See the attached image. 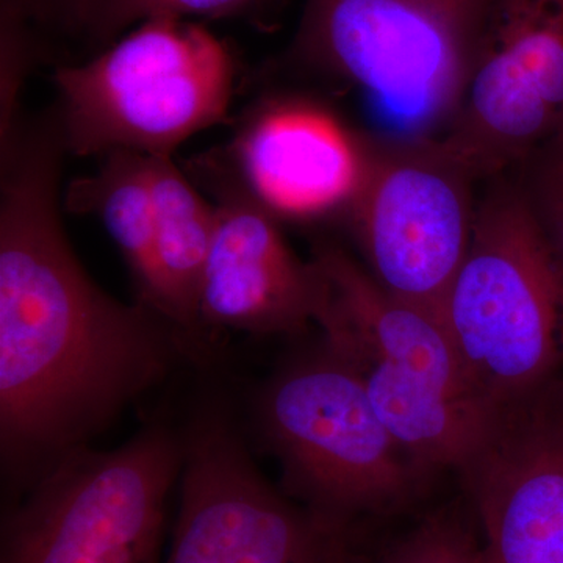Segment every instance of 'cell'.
Masks as SVG:
<instances>
[{"label":"cell","mask_w":563,"mask_h":563,"mask_svg":"<svg viewBox=\"0 0 563 563\" xmlns=\"http://www.w3.org/2000/svg\"><path fill=\"white\" fill-rule=\"evenodd\" d=\"M354 563H485L472 515L443 509L428 515L412 531L376 555Z\"/></svg>","instance_id":"cell-16"},{"label":"cell","mask_w":563,"mask_h":563,"mask_svg":"<svg viewBox=\"0 0 563 563\" xmlns=\"http://www.w3.org/2000/svg\"><path fill=\"white\" fill-rule=\"evenodd\" d=\"M155 206V261L161 277L158 313L206 355L199 291L214 232V206L196 190L173 157H150Z\"/></svg>","instance_id":"cell-14"},{"label":"cell","mask_w":563,"mask_h":563,"mask_svg":"<svg viewBox=\"0 0 563 563\" xmlns=\"http://www.w3.org/2000/svg\"><path fill=\"white\" fill-rule=\"evenodd\" d=\"M485 184L442 322L474 391L501 412L563 379V266L514 174Z\"/></svg>","instance_id":"cell-3"},{"label":"cell","mask_w":563,"mask_h":563,"mask_svg":"<svg viewBox=\"0 0 563 563\" xmlns=\"http://www.w3.org/2000/svg\"><path fill=\"white\" fill-rule=\"evenodd\" d=\"M106 157L95 176L70 185L68 209L96 214L102 221L131 268L140 302L158 313L161 277L155 261L150 157L133 152H113Z\"/></svg>","instance_id":"cell-15"},{"label":"cell","mask_w":563,"mask_h":563,"mask_svg":"<svg viewBox=\"0 0 563 563\" xmlns=\"http://www.w3.org/2000/svg\"><path fill=\"white\" fill-rule=\"evenodd\" d=\"M563 132V0H488L472 76L442 139L481 180Z\"/></svg>","instance_id":"cell-10"},{"label":"cell","mask_w":563,"mask_h":563,"mask_svg":"<svg viewBox=\"0 0 563 563\" xmlns=\"http://www.w3.org/2000/svg\"><path fill=\"white\" fill-rule=\"evenodd\" d=\"M63 147L76 155L173 157L228 118L235 63L201 25L152 18L91 62L54 76Z\"/></svg>","instance_id":"cell-5"},{"label":"cell","mask_w":563,"mask_h":563,"mask_svg":"<svg viewBox=\"0 0 563 563\" xmlns=\"http://www.w3.org/2000/svg\"><path fill=\"white\" fill-rule=\"evenodd\" d=\"M240 185L277 221L350 213L368 173L372 139L307 99L265 103L232 150Z\"/></svg>","instance_id":"cell-13"},{"label":"cell","mask_w":563,"mask_h":563,"mask_svg":"<svg viewBox=\"0 0 563 563\" xmlns=\"http://www.w3.org/2000/svg\"><path fill=\"white\" fill-rule=\"evenodd\" d=\"M62 141L7 144L0 201V451L3 476L32 487L88 446L181 357L165 318L111 298L88 276L58 213Z\"/></svg>","instance_id":"cell-1"},{"label":"cell","mask_w":563,"mask_h":563,"mask_svg":"<svg viewBox=\"0 0 563 563\" xmlns=\"http://www.w3.org/2000/svg\"><path fill=\"white\" fill-rule=\"evenodd\" d=\"M180 507L165 563H354L357 533L274 488L220 404L184 432Z\"/></svg>","instance_id":"cell-9"},{"label":"cell","mask_w":563,"mask_h":563,"mask_svg":"<svg viewBox=\"0 0 563 563\" xmlns=\"http://www.w3.org/2000/svg\"><path fill=\"white\" fill-rule=\"evenodd\" d=\"M255 424L276 455L285 495L357 533L420 495L422 472L374 410L357 374L320 351L279 369L255 398Z\"/></svg>","instance_id":"cell-4"},{"label":"cell","mask_w":563,"mask_h":563,"mask_svg":"<svg viewBox=\"0 0 563 563\" xmlns=\"http://www.w3.org/2000/svg\"><path fill=\"white\" fill-rule=\"evenodd\" d=\"M181 466L184 433L162 422L70 451L3 515L0 563H158Z\"/></svg>","instance_id":"cell-7"},{"label":"cell","mask_w":563,"mask_h":563,"mask_svg":"<svg viewBox=\"0 0 563 563\" xmlns=\"http://www.w3.org/2000/svg\"><path fill=\"white\" fill-rule=\"evenodd\" d=\"M459 473L485 563H563L562 383L501 410Z\"/></svg>","instance_id":"cell-11"},{"label":"cell","mask_w":563,"mask_h":563,"mask_svg":"<svg viewBox=\"0 0 563 563\" xmlns=\"http://www.w3.org/2000/svg\"><path fill=\"white\" fill-rule=\"evenodd\" d=\"M484 184L442 136L372 139L350 213L365 266L395 298L442 321L465 261Z\"/></svg>","instance_id":"cell-8"},{"label":"cell","mask_w":563,"mask_h":563,"mask_svg":"<svg viewBox=\"0 0 563 563\" xmlns=\"http://www.w3.org/2000/svg\"><path fill=\"white\" fill-rule=\"evenodd\" d=\"M488 0H306L291 54L358 88L404 124L439 136L472 76Z\"/></svg>","instance_id":"cell-6"},{"label":"cell","mask_w":563,"mask_h":563,"mask_svg":"<svg viewBox=\"0 0 563 563\" xmlns=\"http://www.w3.org/2000/svg\"><path fill=\"white\" fill-rule=\"evenodd\" d=\"M322 343L351 366L374 410L428 474L461 470L499 412L474 391L443 322L385 291L351 255L322 244Z\"/></svg>","instance_id":"cell-2"},{"label":"cell","mask_w":563,"mask_h":563,"mask_svg":"<svg viewBox=\"0 0 563 563\" xmlns=\"http://www.w3.org/2000/svg\"><path fill=\"white\" fill-rule=\"evenodd\" d=\"M214 232L201 291L203 331L301 335L317 324L324 280L314 262L299 261L279 221L236 179L214 181Z\"/></svg>","instance_id":"cell-12"},{"label":"cell","mask_w":563,"mask_h":563,"mask_svg":"<svg viewBox=\"0 0 563 563\" xmlns=\"http://www.w3.org/2000/svg\"><path fill=\"white\" fill-rule=\"evenodd\" d=\"M540 231L563 266V132L514 172Z\"/></svg>","instance_id":"cell-18"},{"label":"cell","mask_w":563,"mask_h":563,"mask_svg":"<svg viewBox=\"0 0 563 563\" xmlns=\"http://www.w3.org/2000/svg\"><path fill=\"white\" fill-rule=\"evenodd\" d=\"M29 2H32V0H29ZM35 2H44V0H35ZM52 2V0H51ZM76 2V0H69L70 7H73V3Z\"/></svg>","instance_id":"cell-19"},{"label":"cell","mask_w":563,"mask_h":563,"mask_svg":"<svg viewBox=\"0 0 563 563\" xmlns=\"http://www.w3.org/2000/svg\"><path fill=\"white\" fill-rule=\"evenodd\" d=\"M255 0H76V20L98 40H111L131 24L152 18L222 16L250 7Z\"/></svg>","instance_id":"cell-17"},{"label":"cell","mask_w":563,"mask_h":563,"mask_svg":"<svg viewBox=\"0 0 563 563\" xmlns=\"http://www.w3.org/2000/svg\"><path fill=\"white\" fill-rule=\"evenodd\" d=\"M562 391H563V379H562Z\"/></svg>","instance_id":"cell-20"}]
</instances>
